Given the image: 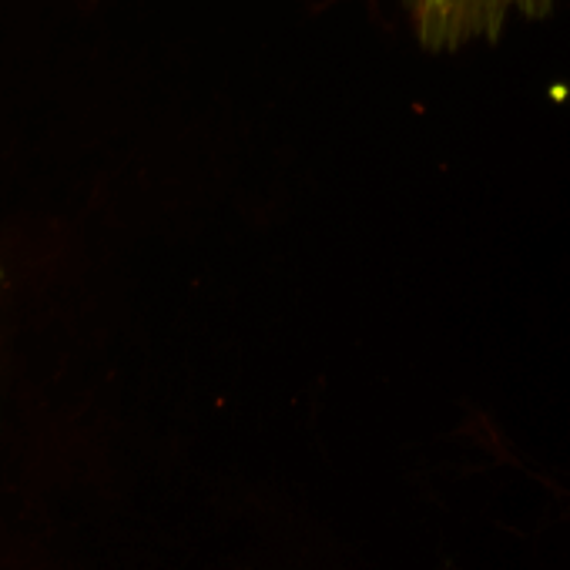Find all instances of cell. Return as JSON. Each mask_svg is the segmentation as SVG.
Masks as SVG:
<instances>
[{
	"label": "cell",
	"mask_w": 570,
	"mask_h": 570,
	"mask_svg": "<svg viewBox=\"0 0 570 570\" xmlns=\"http://www.w3.org/2000/svg\"><path fill=\"white\" fill-rule=\"evenodd\" d=\"M550 0H403L416 41L450 55L476 41H497L510 18H540Z\"/></svg>",
	"instance_id": "1"
}]
</instances>
